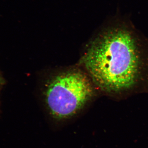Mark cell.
<instances>
[{
	"label": "cell",
	"instance_id": "cell-1",
	"mask_svg": "<svg viewBox=\"0 0 148 148\" xmlns=\"http://www.w3.org/2000/svg\"><path fill=\"white\" fill-rule=\"evenodd\" d=\"M81 61L92 81L106 93L148 90V41L127 23H114L102 31Z\"/></svg>",
	"mask_w": 148,
	"mask_h": 148
},
{
	"label": "cell",
	"instance_id": "cell-2",
	"mask_svg": "<svg viewBox=\"0 0 148 148\" xmlns=\"http://www.w3.org/2000/svg\"><path fill=\"white\" fill-rule=\"evenodd\" d=\"M91 80L84 73L68 71L52 78L45 92L46 105L51 116L57 121L76 115L94 95Z\"/></svg>",
	"mask_w": 148,
	"mask_h": 148
}]
</instances>
